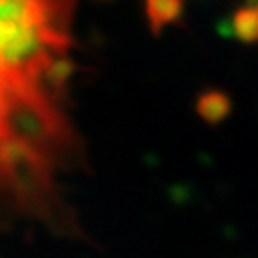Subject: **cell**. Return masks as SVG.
I'll use <instances>...</instances> for the list:
<instances>
[{"mask_svg": "<svg viewBox=\"0 0 258 258\" xmlns=\"http://www.w3.org/2000/svg\"><path fill=\"white\" fill-rule=\"evenodd\" d=\"M74 0H0V224L70 228L61 177L76 139L63 106Z\"/></svg>", "mask_w": 258, "mask_h": 258, "instance_id": "6da1fadb", "label": "cell"}]
</instances>
